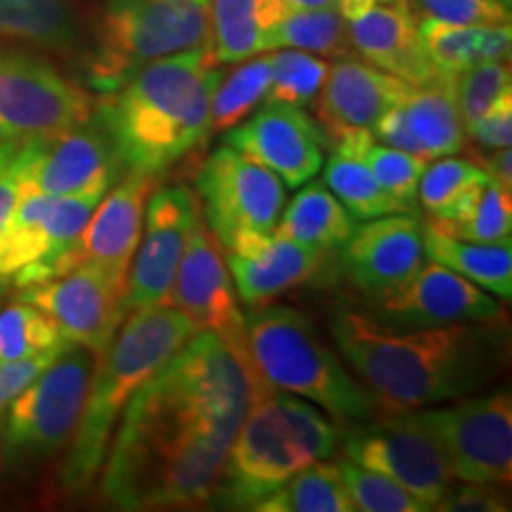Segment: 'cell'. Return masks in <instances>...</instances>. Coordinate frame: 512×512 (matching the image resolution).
I'll list each match as a JSON object with an SVG mask.
<instances>
[{"label":"cell","mask_w":512,"mask_h":512,"mask_svg":"<svg viewBox=\"0 0 512 512\" xmlns=\"http://www.w3.org/2000/svg\"><path fill=\"white\" fill-rule=\"evenodd\" d=\"M382 3H392V0H337V10L339 15L349 22V19L361 17L363 12H368L370 8H375V5H382Z\"/></svg>","instance_id":"obj_48"},{"label":"cell","mask_w":512,"mask_h":512,"mask_svg":"<svg viewBox=\"0 0 512 512\" xmlns=\"http://www.w3.org/2000/svg\"><path fill=\"white\" fill-rule=\"evenodd\" d=\"M422 15L467 27H505L510 24V5L503 0H413Z\"/></svg>","instance_id":"obj_42"},{"label":"cell","mask_w":512,"mask_h":512,"mask_svg":"<svg viewBox=\"0 0 512 512\" xmlns=\"http://www.w3.org/2000/svg\"><path fill=\"white\" fill-rule=\"evenodd\" d=\"M413 91L408 81L382 72L356 57H339L330 64L328 79L316 98V114L325 138L335 140L339 133L354 128H373L384 112Z\"/></svg>","instance_id":"obj_22"},{"label":"cell","mask_w":512,"mask_h":512,"mask_svg":"<svg viewBox=\"0 0 512 512\" xmlns=\"http://www.w3.org/2000/svg\"><path fill=\"white\" fill-rule=\"evenodd\" d=\"M477 145L486 147V150H501V147H510L512 143V93L505 95L501 102H496L482 119L475 121L467 128Z\"/></svg>","instance_id":"obj_45"},{"label":"cell","mask_w":512,"mask_h":512,"mask_svg":"<svg viewBox=\"0 0 512 512\" xmlns=\"http://www.w3.org/2000/svg\"><path fill=\"white\" fill-rule=\"evenodd\" d=\"M325 252L299 242L271 235L264 245L249 254L228 252L226 266L238 297L259 309L292 287L306 283L323 266Z\"/></svg>","instance_id":"obj_24"},{"label":"cell","mask_w":512,"mask_h":512,"mask_svg":"<svg viewBox=\"0 0 512 512\" xmlns=\"http://www.w3.org/2000/svg\"><path fill=\"white\" fill-rule=\"evenodd\" d=\"M5 465H8V460H5V411H0V472Z\"/></svg>","instance_id":"obj_50"},{"label":"cell","mask_w":512,"mask_h":512,"mask_svg":"<svg viewBox=\"0 0 512 512\" xmlns=\"http://www.w3.org/2000/svg\"><path fill=\"white\" fill-rule=\"evenodd\" d=\"M195 332L192 320L176 306L159 304L131 311L124 328L117 330L95 363L81 420L69 441L60 475V486L67 494L79 496L95 484L126 403Z\"/></svg>","instance_id":"obj_4"},{"label":"cell","mask_w":512,"mask_h":512,"mask_svg":"<svg viewBox=\"0 0 512 512\" xmlns=\"http://www.w3.org/2000/svg\"><path fill=\"white\" fill-rule=\"evenodd\" d=\"M323 164V183L344 204V209L354 216V221H370L377 219V216L411 214L413 211L408 204L396 200L392 192L382 188L361 157L332 150V155Z\"/></svg>","instance_id":"obj_31"},{"label":"cell","mask_w":512,"mask_h":512,"mask_svg":"<svg viewBox=\"0 0 512 512\" xmlns=\"http://www.w3.org/2000/svg\"><path fill=\"white\" fill-rule=\"evenodd\" d=\"M0 38L69 55L81 43V19L72 0H0Z\"/></svg>","instance_id":"obj_28"},{"label":"cell","mask_w":512,"mask_h":512,"mask_svg":"<svg viewBox=\"0 0 512 512\" xmlns=\"http://www.w3.org/2000/svg\"><path fill=\"white\" fill-rule=\"evenodd\" d=\"M339 249L347 280L373 302L406 285L427 259L422 223L411 214L370 219Z\"/></svg>","instance_id":"obj_21"},{"label":"cell","mask_w":512,"mask_h":512,"mask_svg":"<svg viewBox=\"0 0 512 512\" xmlns=\"http://www.w3.org/2000/svg\"><path fill=\"white\" fill-rule=\"evenodd\" d=\"M223 74L211 43L138 69L95 102L126 171L159 176L211 136V93Z\"/></svg>","instance_id":"obj_3"},{"label":"cell","mask_w":512,"mask_h":512,"mask_svg":"<svg viewBox=\"0 0 512 512\" xmlns=\"http://www.w3.org/2000/svg\"><path fill=\"white\" fill-rule=\"evenodd\" d=\"M339 354L389 411H415L475 394L508 356L501 320L437 328H392L339 309L330 323Z\"/></svg>","instance_id":"obj_2"},{"label":"cell","mask_w":512,"mask_h":512,"mask_svg":"<svg viewBox=\"0 0 512 512\" xmlns=\"http://www.w3.org/2000/svg\"><path fill=\"white\" fill-rule=\"evenodd\" d=\"M418 34L434 69L446 76H458L475 64L510 57V24L505 27H467V24H451L441 22L437 17L420 15Z\"/></svg>","instance_id":"obj_27"},{"label":"cell","mask_w":512,"mask_h":512,"mask_svg":"<svg viewBox=\"0 0 512 512\" xmlns=\"http://www.w3.org/2000/svg\"><path fill=\"white\" fill-rule=\"evenodd\" d=\"M503 3H508V5H510V0H503Z\"/></svg>","instance_id":"obj_51"},{"label":"cell","mask_w":512,"mask_h":512,"mask_svg":"<svg viewBox=\"0 0 512 512\" xmlns=\"http://www.w3.org/2000/svg\"><path fill=\"white\" fill-rule=\"evenodd\" d=\"M93 110V95L53 64L24 53H0V143L81 124Z\"/></svg>","instance_id":"obj_14"},{"label":"cell","mask_w":512,"mask_h":512,"mask_svg":"<svg viewBox=\"0 0 512 512\" xmlns=\"http://www.w3.org/2000/svg\"><path fill=\"white\" fill-rule=\"evenodd\" d=\"M105 195L24 192L0 230V283L12 280L24 290L53 278L55 261L79 240Z\"/></svg>","instance_id":"obj_12"},{"label":"cell","mask_w":512,"mask_h":512,"mask_svg":"<svg viewBox=\"0 0 512 512\" xmlns=\"http://www.w3.org/2000/svg\"><path fill=\"white\" fill-rule=\"evenodd\" d=\"M268 392L247 356L200 330L124 408L100 472L117 510H166L211 501L242 420Z\"/></svg>","instance_id":"obj_1"},{"label":"cell","mask_w":512,"mask_h":512,"mask_svg":"<svg viewBox=\"0 0 512 512\" xmlns=\"http://www.w3.org/2000/svg\"><path fill=\"white\" fill-rule=\"evenodd\" d=\"M425 256L434 264L451 268L494 297L512 299V249L510 245L467 242L441 230L434 221L422 223Z\"/></svg>","instance_id":"obj_29"},{"label":"cell","mask_w":512,"mask_h":512,"mask_svg":"<svg viewBox=\"0 0 512 512\" xmlns=\"http://www.w3.org/2000/svg\"><path fill=\"white\" fill-rule=\"evenodd\" d=\"M145 209V233H140V247L126 275V313L169 304L190 228L200 216V200L188 185H162L152 190Z\"/></svg>","instance_id":"obj_15"},{"label":"cell","mask_w":512,"mask_h":512,"mask_svg":"<svg viewBox=\"0 0 512 512\" xmlns=\"http://www.w3.org/2000/svg\"><path fill=\"white\" fill-rule=\"evenodd\" d=\"M394 413L344 425L339 448L344 458L399 482L425 510H437L456 484L446 451L413 411Z\"/></svg>","instance_id":"obj_10"},{"label":"cell","mask_w":512,"mask_h":512,"mask_svg":"<svg viewBox=\"0 0 512 512\" xmlns=\"http://www.w3.org/2000/svg\"><path fill=\"white\" fill-rule=\"evenodd\" d=\"M349 43L368 64L389 72L411 86L439 79L418 34V17L408 0H392L347 22Z\"/></svg>","instance_id":"obj_23"},{"label":"cell","mask_w":512,"mask_h":512,"mask_svg":"<svg viewBox=\"0 0 512 512\" xmlns=\"http://www.w3.org/2000/svg\"><path fill=\"white\" fill-rule=\"evenodd\" d=\"M290 8L283 0H209L211 50L219 64L266 53V38Z\"/></svg>","instance_id":"obj_26"},{"label":"cell","mask_w":512,"mask_h":512,"mask_svg":"<svg viewBox=\"0 0 512 512\" xmlns=\"http://www.w3.org/2000/svg\"><path fill=\"white\" fill-rule=\"evenodd\" d=\"M197 192L211 235L235 254L264 245L285 207V183L230 145L204 159Z\"/></svg>","instance_id":"obj_8"},{"label":"cell","mask_w":512,"mask_h":512,"mask_svg":"<svg viewBox=\"0 0 512 512\" xmlns=\"http://www.w3.org/2000/svg\"><path fill=\"white\" fill-rule=\"evenodd\" d=\"M375 306V318L392 328L494 323L503 318L501 304L489 292L434 261L422 264L406 285L382 297Z\"/></svg>","instance_id":"obj_20"},{"label":"cell","mask_w":512,"mask_h":512,"mask_svg":"<svg viewBox=\"0 0 512 512\" xmlns=\"http://www.w3.org/2000/svg\"><path fill=\"white\" fill-rule=\"evenodd\" d=\"M15 150L17 143H0V230L22 197V185L15 169Z\"/></svg>","instance_id":"obj_46"},{"label":"cell","mask_w":512,"mask_h":512,"mask_svg":"<svg viewBox=\"0 0 512 512\" xmlns=\"http://www.w3.org/2000/svg\"><path fill=\"white\" fill-rule=\"evenodd\" d=\"M259 512H356L337 463L316 460L254 505Z\"/></svg>","instance_id":"obj_32"},{"label":"cell","mask_w":512,"mask_h":512,"mask_svg":"<svg viewBox=\"0 0 512 512\" xmlns=\"http://www.w3.org/2000/svg\"><path fill=\"white\" fill-rule=\"evenodd\" d=\"M266 57L271 69V86L264 102L292 107H309L316 102L320 88L328 79V60L294 48H278Z\"/></svg>","instance_id":"obj_36"},{"label":"cell","mask_w":512,"mask_h":512,"mask_svg":"<svg viewBox=\"0 0 512 512\" xmlns=\"http://www.w3.org/2000/svg\"><path fill=\"white\" fill-rule=\"evenodd\" d=\"M363 162L373 171L377 181L387 192H392L396 200L415 209V197H418V183L422 171H425L427 159L408 155V152L396 150V147H382L370 143L363 155Z\"/></svg>","instance_id":"obj_41"},{"label":"cell","mask_w":512,"mask_h":512,"mask_svg":"<svg viewBox=\"0 0 512 512\" xmlns=\"http://www.w3.org/2000/svg\"><path fill=\"white\" fill-rule=\"evenodd\" d=\"M479 181H491L482 166L467 162V159L456 157H439V162L425 166L418 183V200L422 209L432 216L441 219L451 204L458 200L463 192Z\"/></svg>","instance_id":"obj_38"},{"label":"cell","mask_w":512,"mask_h":512,"mask_svg":"<svg viewBox=\"0 0 512 512\" xmlns=\"http://www.w3.org/2000/svg\"><path fill=\"white\" fill-rule=\"evenodd\" d=\"M157 178L143 171H126L95 207L79 240L55 261L53 278H60L76 266L93 264L126 280L143 233L147 200L157 188Z\"/></svg>","instance_id":"obj_18"},{"label":"cell","mask_w":512,"mask_h":512,"mask_svg":"<svg viewBox=\"0 0 512 512\" xmlns=\"http://www.w3.org/2000/svg\"><path fill=\"white\" fill-rule=\"evenodd\" d=\"M228 131L226 145L266 166L287 188L313 181L325 162L328 138L304 107L264 102L259 112Z\"/></svg>","instance_id":"obj_19"},{"label":"cell","mask_w":512,"mask_h":512,"mask_svg":"<svg viewBox=\"0 0 512 512\" xmlns=\"http://www.w3.org/2000/svg\"><path fill=\"white\" fill-rule=\"evenodd\" d=\"M342 484L354 503L356 510L363 512H425L418 498L411 491L403 489L399 482L392 477L382 475V472L370 470L354 463L349 458L337 460Z\"/></svg>","instance_id":"obj_37"},{"label":"cell","mask_w":512,"mask_h":512,"mask_svg":"<svg viewBox=\"0 0 512 512\" xmlns=\"http://www.w3.org/2000/svg\"><path fill=\"white\" fill-rule=\"evenodd\" d=\"M408 131L418 140L422 159L456 155L465 147V124L456 100V76L441 74L399 102Z\"/></svg>","instance_id":"obj_25"},{"label":"cell","mask_w":512,"mask_h":512,"mask_svg":"<svg viewBox=\"0 0 512 512\" xmlns=\"http://www.w3.org/2000/svg\"><path fill=\"white\" fill-rule=\"evenodd\" d=\"M311 463L316 460L294 434L278 396L268 389L242 420L211 503L230 510H254L261 498Z\"/></svg>","instance_id":"obj_9"},{"label":"cell","mask_w":512,"mask_h":512,"mask_svg":"<svg viewBox=\"0 0 512 512\" xmlns=\"http://www.w3.org/2000/svg\"><path fill=\"white\" fill-rule=\"evenodd\" d=\"M249 361L273 392L302 396L342 425L377 415L380 403L320 339L309 316L292 306H259L245 318Z\"/></svg>","instance_id":"obj_5"},{"label":"cell","mask_w":512,"mask_h":512,"mask_svg":"<svg viewBox=\"0 0 512 512\" xmlns=\"http://www.w3.org/2000/svg\"><path fill=\"white\" fill-rule=\"evenodd\" d=\"M437 510L446 512H503L508 510L505 498L494 489V484L482 482H465L446 491Z\"/></svg>","instance_id":"obj_43"},{"label":"cell","mask_w":512,"mask_h":512,"mask_svg":"<svg viewBox=\"0 0 512 512\" xmlns=\"http://www.w3.org/2000/svg\"><path fill=\"white\" fill-rule=\"evenodd\" d=\"M418 411L422 425L439 439L460 482L508 484L512 479L510 392L446 401Z\"/></svg>","instance_id":"obj_13"},{"label":"cell","mask_w":512,"mask_h":512,"mask_svg":"<svg viewBox=\"0 0 512 512\" xmlns=\"http://www.w3.org/2000/svg\"><path fill=\"white\" fill-rule=\"evenodd\" d=\"M437 226L441 230H446V233L456 235V238L467 240V242H482V245H512L510 190H505L494 181H489L482 192V197H479L477 207L472 209V214L467 216L465 221L456 223V226H441V223H437Z\"/></svg>","instance_id":"obj_40"},{"label":"cell","mask_w":512,"mask_h":512,"mask_svg":"<svg viewBox=\"0 0 512 512\" xmlns=\"http://www.w3.org/2000/svg\"><path fill=\"white\" fill-rule=\"evenodd\" d=\"M169 306L183 311L197 332H214L238 354L249 358L245 316L238 306V292L216 238L200 216L190 228L188 245L169 292Z\"/></svg>","instance_id":"obj_17"},{"label":"cell","mask_w":512,"mask_h":512,"mask_svg":"<svg viewBox=\"0 0 512 512\" xmlns=\"http://www.w3.org/2000/svg\"><path fill=\"white\" fill-rule=\"evenodd\" d=\"M354 228V216L332 195L328 185L313 181L287 204L275 223L273 235L328 254L330 249L342 247L351 238Z\"/></svg>","instance_id":"obj_30"},{"label":"cell","mask_w":512,"mask_h":512,"mask_svg":"<svg viewBox=\"0 0 512 512\" xmlns=\"http://www.w3.org/2000/svg\"><path fill=\"white\" fill-rule=\"evenodd\" d=\"M510 93L512 74L508 60L482 62L460 72L456 76V100L465 131Z\"/></svg>","instance_id":"obj_39"},{"label":"cell","mask_w":512,"mask_h":512,"mask_svg":"<svg viewBox=\"0 0 512 512\" xmlns=\"http://www.w3.org/2000/svg\"><path fill=\"white\" fill-rule=\"evenodd\" d=\"M294 48L320 57H344L351 50L347 19L337 8L290 10L266 38V50Z\"/></svg>","instance_id":"obj_33"},{"label":"cell","mask_w":512,"mask_h":512,"mask_svg":"<svg viewBox=\"0 0 512 512\" xmlns=\"http://www.w3.org/2000/svg\"><path fill=\"white\" fill-rule=\"evenodd\" d=\"M124 287L126 280L105 268L83 264L60 278L24 287L19 299L46 311L64 339L100 358L124 323Z\"/></svg>","instance_id":"obj_16"},{"label":"cell","mask_w":512,"mask_h":512,"mask_svg":"<svg viewBox=\"0 0 512 512\" xmlns=\"http://www.w3.org/2000/svg\"><path fill=\"white\" fill-rule=\"evenodd\" d=\"M98 356L69 342L55 361L5 408V460H46L69 444L79 425Z\"/></svg>","instance_id":"obj_7"},{"label":"cell","mask_w":512,"mask_h":512,"mask_svg":"<svg viewBox=\"0 0 512 512\" xmlns=\"http://www.w3.org/2000/svg\"><path fill=\"white\" fill-rule=\"evenodd\" d=\"M477 166H482L486 176L491 178L496 185L510 190L512 188V152L510 147H501V150H494L486 157H475Z\"/></svg>","instance_id":"obj_47"},{"label":"cell","mask_w":512,"mask_h":512,"mask_svg":"<svg viewBox=\"0 0 512 512\" xmlns=\"http://www.w3.org/2000/svg\"><path fill=\"white\" fill-rule=\"evenodd\" d=\"M67 344H64V347H67ZM62 349L48 351V354H41L34 358H24V361L0 363V411H5L8 403L15 399L24 387H29V384L55 361V356L60 354Z\"/></svg>","instance_id":"obj_44"},{"label":"cell","mask_w":512,"mask_h":512,"mask_svg":"<svg viewBox=\"0 0 512 512\" xmlns=\"http://www.w3.org/2000/svg\"><path fill=\"white\" fill-rule=\"evenodd\" d=\"M271 86L268 57L242 60L233 72L221 74L211 93V133L238 126L247 114L261 105Z\"/></svg>","instance_id":"obj_34"},{"label":"cell","mask_w":512,"mask_h":512,"mask_svg":"<svg viewBox=\"0 0 512 512\" xmlns=\"http://www.w3.org/2000/svg\"><path fill=\"white\" fill-rule=\"evenodd\" d=\"M207 43L209 0H105L83 76L95 91L112 93L145 64Z\"/></svg>","instance_id":"obj_6"},{"label":"cell","mask_w":512,"mask_h":512,"mask_svg":"<svg viewBox=\"0 0 512 512\" xmlns=\"http://www.w3.org/2000/svg\"><path fill=\"white\" fill-rule=\"evenodd\" d=\"M15 169L22 195H105L126 174L117 147L95 112L81 124L19 140Z\"/></svg>","instance_id":"obj_11"},{"label":"cell","mask_w":512,"mask_h":512,"mask_svg":"<svg viewBox=\"0 0 512 512\" xmlns=\"http://www.w3.org/2000/svg\"><path fill=\"white\" fill-rule=\"evenodd\" d=\"M67 342L69 339H64L55 320L24 299H17L0 311V363L48 354L62 349Z\"/></svg>","instance_id":"obj_35"},{"label":"cell","mask_w":512,"mask_h":512,"mask_svg":"<svg viewBox=\"0 0 512 512\" xmlns=\"http://www.w3.org/2000/svg\"><path fill=\"white\" fill-rule=\"evenodd\" d=\"M290 10H309V8H337V0H283Z\"/></svg>","instance_id":"obj_49"}]
</instances>
